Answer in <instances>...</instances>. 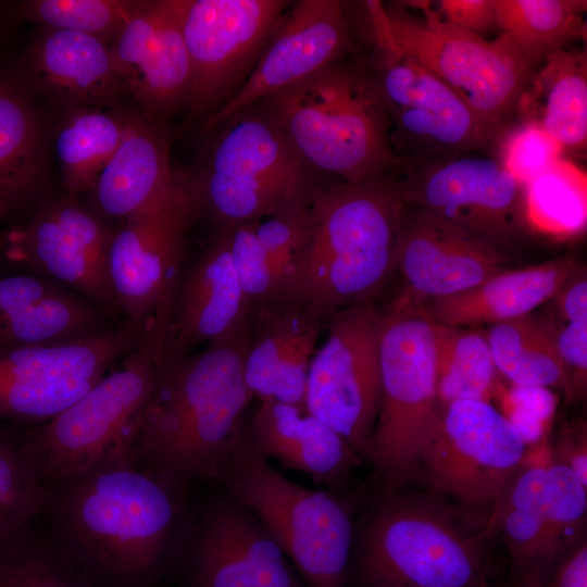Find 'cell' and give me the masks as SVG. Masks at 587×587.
<instances>
[{
  "instance_id": "obj_1",
  "label": "cell",
  "mask_w": 587,
  "mask_h": 587,
  "mask_svg": "<svg viewBox=\"0 0 587 587\" xmlns=\"http://www.w3.org/2000/svg\"><path fill=\"white\" fill-rule=\"evenodd\" d=\"M47 486L43 515L102 587H149L177 547L187 487L133 452Z\"/></svg>"
},
{
  "instance_id": "obj_2",
  "label": "cell",
  "mask_w": 587,
  "mask_h": 587,
  "mask_svg": "<svg viewBox=\"0 0 587 587\" xmlns=\"http://www.w3.org/2000/svg\"><path fill=\"white\" fill-rule=\"evenodd\" d=\"M247 329L198 352L163 359L133 453L187 487L220 480L248 438L253 398L243 375Z\"/></svg>"
},
{
  "instance_id": "obj_3",
  "label": "cell",
  "mask_w": 587,
  "mask_h": 587,
  "mask_svg": "<svg viewBox=\"0 0 587 587\" xmlns=\"http://www.w3.org/2000/svg\"><path fill=\"white\" fill-rule=\"evenodd\" d=\"M253 104L301 161L328 178L358 184L405 165L390 145L366 58L344 57Z\"/></svg>"
},
{
  "instance_id": "obj_4",
  "label": "cell",
  "mask_w": 587,
  "mask_h": 587,
  "mask_svg": "<svg viewBox=\"0 0 587 587\" xmlns=\"http://www.w3.org/2000/svg\"><path fill=\"white\" fill-rule=\"evenodd\" d=\"M203 133L198 161L178 178L196 220L215 228L310 208L333 180L301 161L255 104Z\"/></svg>"
},
{
  "instance_id": "obj_5",
  "label": "cell",
  "mask_w": 587,
  "mask_h": 587,
  "mask_svg": "<svg viewBox=\"0 0 587 587\" xmlns=\"http://www.w3.org/2000/svg\"><path fill=\"white\" fill-rule=\"evenodd\" d=\"M403 207L397 175L329 182L310 208V239L290 296L327 321L344 308L374 301L394 273Z\"/></svg>"
},
{
  "instance_id": "obj_6",
  "label": "cell",
  "mask_w": 587,
  "mask_h": 587,
  "mask_svg": "<svg viewBox=\"0 0 587 587\" xmlns=\"http://www.w3.org/2000/svg\"><path fill=\"white\" fill-rule=\"evenodd\" d=\"M170 319L154 314L116 369L22 439L39 479L51 484L133 451L162 361Z\"/></svg>"
},
{
  "instance_id": "obj_7",
  "label": "cell",
  "mask_w": 587,
  "mask_h": 587,
  "mask_svg": "<svg viewBox=\"0 0 587 587\" xmlns=\"http://www.w3.org/2000/svg\"><path fill=\"white\" fill-rule=\"evenodd\" d=\"M371 2L395 43L450 87L497 142L539 66L501 34L489 41L453 27L429 1L404 2L419 15L401 2Z\"/></svg>"
},
{
  "instance_id": "obj_8",
  "label": "cell",
  "mask_w": 587,
  "mask_h": 587,
  "mask_svg": "<svg viewBox=\"0 0 587 587\" xmlns=\"http://www.w3.org/2000/svg\"><path fill=\"white\" fill-rule=\"evenodd\" d=\"M379 366L380 405L367 459L392 494L416 477L440 414L435 322L395 298L382 311Z\"/></svg>"
},
{
  "instance_id": "obj_9",
  "label": "cell",
  "mask_w": 587,
  "mask_h": 587,
  "mask_svg": "<svg viewBox=\"0 0 587 587\" xmlns=\"http://www.w3.org/2000/svg\"><path fill=\"white\" fill-rule=\"evenodd\" d=\"M220 482L257 516L308 587H347L354 527L342 498L287 479L253 449L249 434Z\"/></svg>"
},
{
  "instance_id": "obj_10",
  "label": "cell",
  "mask_w": 587,
  "mask_h": 587,
  "mask_svg": "<svg viewBox=\"0 0 587 587\" xmlns=\"http://www.w3.org/2000/svg\"><path fill=\"white\" fill-rule=\"evenodd\" d=\"M483 537L432 503L389 499L361 530L359 577L363 587H486Z\"/></svg>"
},
{
  "instance_id": "obj_11",
  "label": "cell",
  "mask_w": 587,
  "mask_h": 587,
  "mask_svg": "<svg viewBox=\"0 0 587 587\" xmlns=\"http://www.w3.org/2000/svg\"><path fill=\"white\" fill-rule=\"evenodd\" d=\"M364 5L374 37L366 61L389 120L394 151L412 163L495 148L496 138L458 95L395 43L371 0Z\"/></svg>"
},
{
  "instance_id": "obj_12",
  "label": "cell",
  "mask_w": 587,
  "mask_h": 587,
  "mask_svg": "<svg viewBox=\"0 0 587 587\" xmlns=\"http://www.w3.org/2000/svg\"><path fill=\"white\" fill-rule=\"evenodd\" d=\"M397 180L405 204L460 227L509 257L532 228L525 185L496 157L459 153L405 163Z\"/></svg>"
},
{
  "instance_id": "obj_13",
  "label": "cell",
  "mask_w": 587,
  "mask_h": 587,
  "mask_svg": "<svg viewBox=\"0 0 587 587\" xmlns=\"http://www.w3.org/2000/svg\"><path fill=\"white\" fill-rule=\"evenodd\" d=\"M382 310L364 301L335 312L309 366L304 408L369 457L380 405Z\"/></svg>"
},
{
  "instance_id": "obj_14",
  "label": "cell",
  "mask_w": 587,
  "mask_h": 587,
  "mask_svg": "<svg viewBox=\"0 0 587 587\" xmlns=\"http://www.w3.org/2000/svg\"><path fill=\"white\" fill-rule=\"evenodd\" d=\"M525 454L515 427L489 401L458 400L441 405L420 471L434 492L491 511Z\"/></svg>"
},
{
  "instance_id": "obj_15",
  "label": "cell",
  "mask_w": 587,
  "mask_h": 587,
  "mask_svg": "<svg viewBox=\"0 0 587 587\" xmlns=\"http://www.w3.org/2000/svg\"><path fill=\"white\" fill-rule=\"evenodd\" d=\"M291 2L177 0L191 70L189 117L203 122L233 98Z\"/></svg>"
},
{
  "instance_id": "obj_16",
  "label": "cell",
  "mask_w": 587,
  "mask_h": 587,
  "mask_svg": "<svg viewBox=\"0 0 587 587\" xmlns=\"http://www.w3.org/2000/svg\"><path fill=\"white\" fill-rule=\"evenodd\" d=\"M196 221L177 174L170 196L114 226L109 276L128 322L143 325L157 312H172Z\"/></svg>"
},
{
  "instance_id": "obj_17",
  "label": "cell",
  "mask_w": 587,
  "mask_h": 587,
  "mask_svg": "<svg viewBox=\"0 0 587 587\" xmlns=\"http://www.w3.org/2000/svg\"><path fill=\"white\" fill-rule=\"evenodd\" d=\"M113 229L66 195L47 202L26 227L11 234L7 255L110 310L118 307L109 276Z\"/></svg>"
},
{
  "instance_id": "obj_18",
  "label": "cell",
  "mask_w": 587,
  "mask_h": 587,
  "mask_svg": "<svg viewBox=\"0 0 587 587\" xmlns=\"http://www.w3.org/2000/svg\"><path fill=\"white\" fill-rule=\"evenodd\" d=\"M460 227L404 203L392 257L397 299L416 305L469 290L505 270L510 259Z\"/></svg>"
},
{
  "instance_id": "obj_19",
  "label": "cell",
  "mask_w": 587,
  "mask_h": 587,
  "mask_svg": "<svg viewBox=\"0 0 587 587\" xmlns=\"http://www.w3.org/2000/svg\"><path fill=\"white\" fill-rule=\"evenodd\" d=\"M109 50L127 95L141 113L164 125L187 110L191 70L177 0L138 1Z\"/></svg>"
},
{
  "instance_id": "obj_20",
  "label": "cell",
  "mask_w": 587,
  "mask_h": 587,
  "mask_svg": "<svg viewBox=\"0 0 587 587\" xmlns=\"http://www.w3.org/2000/svg\"><path fill=\"white\" fill-rule=\"evenodd\" d=\"M353 53L355 46L340 1L291 2L246 82L229 101L201 123L202 132Z\"/></svg>"
},
{
  "instance_id": "obj_21",
  "label": "cell",
  "mask_w": 587,
  "mask_h": 587,
  "mask_svg": "<svg viewBox=\"0 0 587 587\" xmlns=\"http://www.w3.org/2000/svg\"><path fill=\"white\" fill-rule=\"evenodd\" d=\"M190 587H302L257 516L230 495L211 503L192 536Z\"/></svg>"
},
{
  "instance_id": "obj_22",
  "label": "cell",
  "mask_w": 587,
  "mask_h": 587,
  "mask_svg": "<svg viewBox=\"0 0 587 587\" xmlns=\"http://www.w3.org/2000/svg\"><path fill=\"white\" fill-rule=\"evenodd\" d=\"M249 307L235 272L226 229L218 227L185 265L177 285L163 359L178 358L247 329Z\"/></svg>"
},
{
  "instance_id": "obj_23",
  "label": "cell",
  "mask_w": 587,
  "mask_h": 587,
  "mask_svg": "<svg viewBox=\"0 0 587 587\" xmlns=\"http://www.w3.org/2000/svg\"><path fill=\"white\" fill-rule=\"evenodd\" d=\"M326 323L320 311L294 296L252 313L243 357L252 397L304 407L310 362Z\"/></svg>"
},
{
  "instance_id": "obj_24",
  "label": "cell",
  "mask_w": 587,
  "mask_h": 587,
  "mask_svg": "<svg viewBox=\"0 0 587 587\" xmlns=\"http://www.w3.org/2000/svg\"><path fill=\"white\" fill-rule=\"evenodd\" d=\"M16 78L36 98L62 109H115L127 95L109 46L96 37L64 29H37Z\"/></svg>"
},
{
  "instance_id": "obj_25",
  "label": "cell",
  "mask_w": 587,
  "mask_h": 587,
  "mask_svg": "<svg viewBox=\"0 0 587 587\" xmlns=\"http://www.w3.org/2000/svg\"><path fill=\"white\" fill-rule=\"evenodd\" d=\"M120 109L123 137L88 191L90 211L105 223L135 216L170 196L177 186L164 125L138 109Z\"/></svg>"
},
{
  "instance_id": "obj_26",
  "label": "cell",
  "mask_w": 587,
  "mask_h": 587,
  "mask_svg": "<svg viewBox=\"0 0 587 587\" xmlns=\"http://www.w3.org/2000/svg\"><path fill=\"white\" fill-rule=\"evenodd\" d=\"M249 440L263 458L335 487L346 480L361 457L334 429L304 407L261 401L248 424Z\"/></svg>"
},
{
  "instance_id": "obj_27",
  "label": "cell",
  "mask_w": 587,
  "mask_h": 587,
  "mask_svg": "<svg viewBox=\"0 0 587 587\" xmlns=\"http://www.w3.org/2000/svg\"><path fill=\"white\" fill-rule=\"evenodd\" d=\"M580 266L574 259L564 257L522 268H505L469 290L415 307L444 325L473 327L505 323L527 316L550 301Z\"/></svg>"
},
{
  "instance_id": "obj_28",
  "label": "cell",
  "mask_w": 587,
  "mask_h": 587,
  "mask_svg": "<svg viewBox=\"0 0 587 587\" xmlns=\"http://www.w3.org/2000/svg\"><path fill=\"white\" fill-rule=\"evenodd\" d=\"M36 97L0 75V211L39 192L48 177L51 132Z\"/></svg>"
},
{
  "instance_id": "obj_29",
  "label": "cell",
  "mask_w": 587,
  "mask_h": 587,
  "mask_svg": "<svg viewBox=\"0 0 587 587\" xmlns=\"http://www.w3.org/2000/svg\"><path fill=\"white\" fill-rule=\"evenodd\" d=\"M516 115L540 127L562 152L587 146V52L571 49L544 59L522 97Z\"/></svg>"
},
{
  "instance_id": "obj_30",
  "label": "cell",
  "mask_w": 587,
  "mask_h": 587,
  "mask_svg": "<svg viewBox=\"0 0 587 587\" xmlns=\"http://www.w3.org/2000/svg\"><path fill=\"white\" fill-rule=\"evenodd\" d=\"M120 107L64 109L55 128L54 151L67 196L88 192L113 157L124 133Z\"/></svg>"
},
{
  "instance_id": "obj_31",
  "label": "cell",
  "mask_w": 587,
  "mask_h": 587,
  "mask_svg": "<svg viewBox=\"0 0 587 587\" xmlns=\"http://www.w3.org/2000/svg\"><path fill=\"white\" fill-rule=\"evenodd\" d=\"M497 371L513 385L555 387L571 399L569 378L544 316L491 325L485 333Z\"/></svg>"
},
{
  "instance_id": "obj_32",
  "label": "cell",
  "mask_w": 587,
  "mask_h": 587,
  "mask_svg": "<svg viewBox=\"0 0 587 587\" xmlns=\"http://www.w3.org/2000/svg\"><path fill=\"white\" fill-rule=\"evenodd\" d=\"M497 26L536 65L586 39L585 0H496Z\"/></svg>"
},
{
  "instance_id": "obj_33",
  "label": "cell",
  "mask_w": 587,
  "mask_h": 587,
  "mask_svg": "<svg viewBox=\"0 0 587 587\" xmlns=\"http://www.w3.org/2000/svg\"><path fill=\"white\" fill-rule=\"evenodd\" d=\"M435 359L440 405L489 401L496 391L497 369L485 333L435 322Z\"/></svg>"
},
{
  "instance_id": "obj_34",
  "label": "cell",
  "mask_w": 587,
  "mask_h": 587,
  "mask_svg": "<svg viewBox=\"0 0 587 587\" xmlns=\"http://www.w3.org/2000/svg\"><path fill=\"white\" fill-rule=\"evenodd\" d=\"M99 309L61 289L0 320V348L50 346L97 335L103 328Z\"/></svg>"
},
{
  "instance_id": "obj_35",
  "label": "cell",
  "mask_w": 587,
  "mask_h": 587,
  "mask_svg": "<svg viewBox=\"0 0 587 587\" xmlns=\"http://www.w3.org/2000/svg\"><path fill=\"white\" fill-rule=\"evenodd\" d=\"M0 587H102L34 525L0 541Z\"/></svg>"
},
{
  "instance_id": "obj_36",
  "label": "cell",
  "mask_w": 587,
  "mask_h": 587,
  "mask_svg": "<svg viewBox=\"0 0 587 587\" xmlns=\"http://www.w3.org/2000/svg\"><path fill=\"white\" fill-rule=\"evenodd\" d=\"M586 174L560 158L525 186L532 228L553 235H574L586 225Z\"/></svg>"
},
{
  "instance_id": "obj_37",
  "label": "cell",
  "mask_w": 587,
  "mask_h": 587,
  "mask_svg": "<svg viewBox=\"0 0 587 587\" xmlns=\"http://www.w3.org/2000/svg\"><path fill=\"white\" fill-rule=\"evenodd\" d=\"M47 486L39 479L18 439L0 429V541L42 515Z\"/></svg>"
},
{
  "instance_id": "obj_38",
  "label": "cell",
  "mask_w": 587,
  "mask_h": 587,
  "mask_svg": "<svg viewBox=\"0 0 587 587\" xmlns=\"http://www.w3.org/2000/svg\"><path fill=\"white\" fill-rule=\"evenodd\" d=\"M549 323L563 362L571 399H580L587 382V275L580 266L549 301Z\"/></svg>"
},
{
  "instance_id": "obj_39",
  "label": "cell",
  "mask_w": 587,
  "mask_h": 587,
  "mask_svg": "<svg viewBox=\"0 0 587 587\" xmlns=\"http://www.w3.org/2000/svg\"><path fill=\"white\" fill-rule=\"evenodd\" d=\"M137 4L134 0H33L22 3L20 14L39 27L89 35L110 47Z\"/></svg>"
},
{
  "instance_id": "obj_40",
  "label": "cell",
  "mask_w": 587,
  "mask_h": 587,
  "mask_svg": "<svg viewBox=\"0 0 587 587\" xmlns=\"http://www.w3.org/2000/svg\"><path fill=\"white\" fill-rule=\"evenodd\" d=\"M500 533L511 555L514 572L539 570L545 575L560 555L541 512L501 510L490 513L484 537Z\"/></svg>"
},
{
  "instance_id": "obj_41",
  "label": "cell",
  "mask_w": 587,
  "mask_h": 587,
  "mask_svg": "<svg viewBox=\"0 0 587 587\" xmlns=\"http://www.w3.org/2000/svg\"><path fill=\"white\" fill-rule=\"evenodd\" d=\"M587 485L566 465H546L544 515L560 554L585 536Z\"/></svg>"
},
{
  "instance_id": "obj_42",
  "label": "cell",
  "mask_w": 587,
  "mask_h": 587,
  "mask_svg": "<svg viewBox=\"0 0 587 587\" xmlns=\"http://www.w3.org/2000/svg\"><path fill=\"white\" fill-rule=\"evenodd\" d=\"M255 223L223 226L228 237L232 262L249 307V317L289 297L283 291L268 264L257 236Z\"/></svg>"
},
{
  "instance_id": "obj_43",
  "label": "cell",
  "mask_w": 587,
  "mask_h": 587,
  "mask_svg": "<svg viewBox=\"0 0 587 587\" xmlns=\"http://www.w3.org/2000/svg\"><path fill=\"white\" fill-rule=\"evenodd\" d=\"M310 208L270 216L255 223L257 236L268 264L287 296H290L310 239Z\"/></svg>"
},
{
  "instance_id": "obj_44",
  "label": "cell",
  "mask_w": 587,
  "mask_h": 587,
  "mask_svg": "<svg viewBox=\"0 0 587 587\" xmlns=\"http://www.w3.org/2000/svg\"><path fill=\"white\" fill-rule=\"evenodd\" d=\"M495 155L523 185L548 170L561 157L559 145L532 123L511 124L498 138Z\"/></svg>"
},
{
  "instance_id": "obj_45",
  "label": "cell",
  "mask_w": 587,
  "mask_h": 587,
  "mask_svg": "<svg viewBox=\"0 0 587 587\" xmlns=\"http://www.w3.org/2000/svg\"><path fill=\"white\" fill-rule=\"evenodd\" d=\"M437 12L453 27L477 36L498 28L496 0H439Z\"/></svg>"
},
{
  "instance_id": "obj_46",
  "label": "cell",
  "mask_w": 587,
  "mask_h": 587,
  "mask_svg": "<svg viewBox=\"0 0 587 587\" xmlns=\"http://www.w3.org/2000/svg\"><path fill=\"white\" fill-rule=\"evenodd\" d=\"M63 289L51 279L39 276L0 278V320Z\"/></svg>"
},
{
  "instance_id": "obj_47",
  "label": "cell",
  "mask_w": 587,
  "mask_h": 587,
  "mask_svg": "<svg viewBox=\"0 0 587 587\" xmlns=\"http://www.w3.org/2000/svg\"><path fill=\"white\" fill-rule=\"evenodd\" d=\"M550 570V576L545 575L548 587H587L586 536L565 549Z\"/></svg>"
},
{
  "instance_id": "obj_48",
  "label": "cell",
  "mask_w": 587,
  "mask_h": 587,
  "mask_svg": "<svg viewBox=\"0 0 587 587\" xmlns=\"http://www.w3.org/2000/svg\"><path fill=\"white\" fill-rule=\"evenodd\" d=\"M555 462L566 465L587 485V432L585 422L567 424L553 448Z\"/></svg>"
},
{
  "instance_id": "obj_49",
  "label": "cell",
  "mask_w": 587,
  "mask_h": 587,
  "mask_svg": "<svg viewBox=\"0 0 587 587\" xmlns=\"http://www.w3.org/2000/svg\"><path fill=\"white\" fill-rule=\"evenodd\" d=\"M504 400L505 405L520 409L546 423L555 409V398L546 387L513 385Z\"/></svg>"
},
{
  "instance_id": "obj_50",
  "label": "cell",
  "mask_w": 587,
  "mask_h": 587,
  "mask_svg": "<svg viewBox=\"0 0 587 587\" xmlns=\"http://www.w3.org/2000/svg\"><path fill=\"white\" fill-rule=\"evenodd\" d=\"M512 587H548L545 574L539 570L514 572Z\"/></svg>"
}]
</instances>
